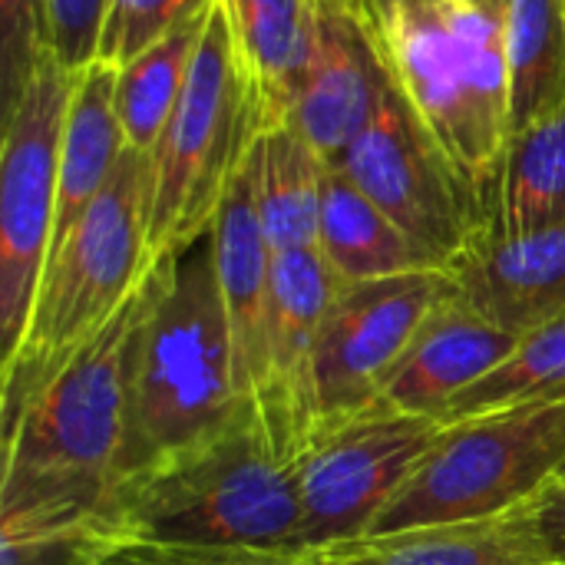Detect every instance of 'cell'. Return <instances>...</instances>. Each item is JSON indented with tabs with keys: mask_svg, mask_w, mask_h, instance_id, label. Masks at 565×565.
Segmentation results:
<instances>
[{
	"mask_svg": "<svg viewBox=\"0 0 565 565\" xmlns=\"http://www.w3.org/2000/svg\"><path fill=\"white\" fill-rule=\"evenodd\" d=\"M146 281L3 420L0 530L106 523L126 434V364Z\"/></svg>",
	"mask_w": 565,
	"mask_h": 565,
	"instance_id": "1",
	"label": "cell"
},
{
	"mask_svg": "<svg viewBox=\"0 0 565 565\" xmlns=\"http://www.w3.org/2000/svg\"><path fill=\"white\" fill-rule=\"evenodd\" d=\"M106 526L119 543L298 550V467L242 407L215 434L122 477Z\"/></svg>",
	"mask_w": 565,
	"mask_h": 565,
	"instance_id": "2",
	"label": "cell"
},
{
	"mask_svg": "<svg viewBox=\"0 0 565 565\" xmlns=\"http://www.w3.org/2000/svg\"><path fill=\"white\" fill-rule=\"evenodd\" d=\"M242 407L248 404L235 384L228 318L209 232L146 278L126 364L119 480L215 434Z\"/></svg>",
	"mask_w": 565,
	"mask_h": 565,
	"instance_id": "3",
	"label": "cell"
},
{
	"mask_svg": "<svg viewBox=\"0 0 565 565\" xmlns=\"http://www.w3.org/2000/svg\"><path fill=\"white\" fill-rule=\"evenodd\" d=\"M394 83L493 212L510 116V0H381Z\"/></svg>",
	"mask_w": 565,
	"mask_h": 565,
	"instance_id": "4",
	"label": "cell"
},
{
	"mask_svg": "<svg viewBox=\"0 0 565 565\" xmlns=\"http://www.w3.org/2000/svg\"><path fill=\"white\" fill-rule=\"evenodd\" d=\"M152 156L126 149L103 195L53 252L33 318L3 361V420L142 288L149 268Z\"/></svg>",
	"mask_w": 565,
	"mask_h": 565,
	"instance_id": "5",
	"label": "cell"
},
{
	"mask_svg": "<svg viewBox=\"0 0 565 565\" xmlns=\"http://www.w3.org/2000/svg\"><path fill=\"white\" fill-rule=\"evenodd\" d=\"M268 132L255 79L235 46L225 3L215 0L185 93L152 149L149 268L202 242Z\"/></svg>",
	"mask_w": 565,
	"mask_h": 565,
	"instance_id": "6",
	"label": "cell"
},
{
	"mask_svg": "<svg viewBox=\"0 0 565 565\" xmlns=\"http://www.w3.org/2000/svg\"><path fill=\"white\" fill-rule=\"evenodd\" d=\"M563 473L565 404H523L454 420L367 536L510 513L540 500Z\"/></svg>",
	"mask_w": 565,
	"mask_h": 565,
	"instance_id": "7",
	"label": "cell"
},
{
	"mask_svg": "<svg viewBox=\"0 0 565 565\" xmlns=\"http://www.w3.org/2000/svg\"><path fill=\"white\" fill-rule=\"evenodd\" d=\"M76 76L46 50L0 116V334L3 361L20 348L53 252L60 142Z\"/></svg>",
	"mask_w": 565,
	"mask_h": 565,
	"instance_id": "8",
	"label": "cell"
},
{
	"mask_svg": "<svg viewBox=\"0 0 565 565\" xmlns=\"http://www.w3.org/2000/svg\"><path fill=\"white\" fill-rule=\"evenodd\" d=\"M437 417L371 407L321 420L298 457L301 536L298 550H331L367 536L401 487L437 444Z\"/></svg>",
	"mask_w": 565,
	"mask_h": 565,
	"instance_id": "9",
	"label": "cell"
},
{
	"mask_svg": "<svg viewBox=\"0 0 565 565\" xmlns=\"http://www.w3.org/2000/svg\"><path fill=\"white\" fill-rule=\"evenodd\" d=\"M341 169L440 271L490 228V212L394 83Z\"/></svg>",
	"mask_w": 565,
	"mask_h": 565,
	"instance_id": "10",
	"label": "cell"
},
{
	"mask_svg": "<svg viewBox=\"0 0 565 565\" xmlns=\"http://www.w3.org/2000/svg\"><path fill=\"white\" fill-rule=\"evenodd\" d=\"M450 291L454 281L447 271H407L341 285L318 348L321 420L371 407L427 315Z\"/></svg>",
	"mask_w": 565,
	"mask_h": 565,
	"instance_id": "11",
	"label": "cell"
},
{
	"mask_svg": "<svg viewBox=\"0 0 565 565\" xmlns=\"http://www.w3.org/2000/svg\"><path fill=\"white\" fill-rule=\"evenodd\" d=\"M341 285L344 281L331 271L318 248L275 252L265 367L255 414L271 447L291 463H298L321 424L318 348Z\"/></svg>",
	"mask_w": 565,
	"mask_h": 565,
	"instance_id": "12",
	"label": "cell"
},
{
	"mask_svg": "<svg viewBox=\"0 0 565 565\" xmlns=\"http://www.w3.org/2000/svg\"><path fill=\"white\" fill-rule=\"evenodd\" d=\"M394 73L377 20L354 0H321V23L311 63L285 119L331 166L371 126Z\"/></svg>",
	"mask_w": 565,
	"mask_h": 565,
	"instance_id": "13",
	"label": "cell"
},
{
	"mask_svg": "<svg viewBox=\"0 0 565 565\" xmlns=\"http://www.w3.org/2000/svg\"><path fill=\"white\" fill-rule=\"evenodd\" d=\"M447 275L467 308L526 338L565 315V225L526 235L487 228Z\"/></svg>",
	"mask_w": 565,
	"mask_h": 565,
	"instance_id": "14",
	"label": "cell"
},
{
	"mask_svg": "<svg viewBox=\"0 0 565 565\" xmlns=\"http://www.w3.org/2000/svg\"><path fill=\"white\" fill-rule=\"evenodd\" d=\"M520 338L500 331L454 291L427 315L411 348L381 387V404L444 420L447 407L493 374Z\"/></svg>",
	"mask_w": 565,
	"mask_h": 565,
	"instance_id": "15",
	"label": "cell"
},
{
	"mask_svg": "<svg viewBox=\"0 0 565 565\" xmlns=\"http://www.w3.org/2000/svg\"><path fill=\"white\" fill-rule=\"evenodd\" d=\"M212 248H215L218 288L228 318L235 384L242 401L255 411L262 367H265L275 248L265 235L255 205V185L248 166L242 169V175L235 179V185L222 202V212L212 225Z\"/></svg>",
	"mask_w": 565,
	"mask_h": 565,
	"instance_id": "16",
	"label": "cell"
},
{
	"mask_svg": "<svg viewBox=\"0 0 565 565\" xmlns=\"http://www.w3.org/2000/svg\"><path fill=\"white\" fill-rule=\"evenodd\" d=\"M540 500L510 513L377 533L321 550L328 565H556Z\"/></svg>",
	"mask_w": 565,
	"mask_h": 565,
	"instance_id": "17",
	"label": "cell"
},
{
	"mask_svg": "<svg viewBox=\"0 0 565 565\" xmlns=\"http://www.w3.org/2000/svg\"><path fill=\"white\" fill-rule=\"evenodd\" d=\"M126 149L129 146L116 113V70L106 63H93L83 73H76L73 96L66 106L53 252L66 242V235L79 225L89 205L103 195Z\"/></svg>",
	"mask_w": 565,
	"mask_h": 565,
	"instance_id": "18",
	"label": "cell"
},
{
	"mask_svg": "<svg viewBox=\"0 0 565 565\" xmlns=\"http://www.w3.org/2000/svg\"><path fill=\"white\" fill-rule=\"evenodd\" d=\"M268 129L285 126L315 53L321 0H222Z\"/></svg>",
	"mask_w": 565,
	"mask_h": 565,
	"instance_id": "19",
	"label": "cell"
},
{
	"mask_svg": "<svg viewBox=\"0 0 565 565\" xmlns=\"http://www.w3.org/2000/svg\"><path fill=\"white\" fill-rule=\"evenodd\" d=\"M255 205L275 252L318 248L331 162L291 126L268 129L252 159Z\"/></svg>",
	"mask_w": 565,
	"mask_h": 565,
	"instance_id": "20",
	"label": "cell"
},
{
	"mask_svg": "<svg viewBox=\"0 0 565 565\" xmlns=\"http://www.w3.org/2000/svg\"><path fill=\"white\" fill-rule=\"evenodd\" d=\"M318 252L344 285L407 271H440L341 169H331L328 179Z\"/></svg>",
	"mask_w": 565,
	"mask_h": 565,
	"instance_id": "21",
	"label": "cell"
},
{
	"mask_svg": "<svg viewBox=\"0 0 565 565\" xmlns=\"http://www.w3.org/2000/svg\"><path fill=\"white\" fill-rule=\"evenodd\" d=\"M565 225V106L513 132L490 232L526 235Z\"/></svg>",
	"mask_w": 565,
	"mask_h": 565,
	"instance_id": "22",
	"label": "cell"
},
{
	"mask_svg": "<svg viewBox=\"0 0 565 565\" xmlns=\"http://www.w3.org/2000/svg\"><path fill=\"white\" fill-rule=\"evenodd\" d=\"M209 13L195 17L172 36L149 46L142 56H136L132 63L116 70V113H119V126H122L129 149L152 156V149L159 146V139L185 93Z\"/></svg>",
	"mask_w": 565,
	"mask_h": 565,
	"instance_id": "23",
	"label": "cell"
},
{
	"mask_svg": "<svg viewBox=\"0 0 565 565\" xmlns=\"http://www.w3.org/2000/svg\"><path fill=\"white\" fill-rule=\"evenodd\" d=\"M513 132L565 106V0H510Z\"/></svg>",
	"mask_w": 565,
	"mask_h": 565,
	"instance_id": "24",
	"label": "cell"
},
{
	"mask_svg": "<svg viewBox=\"0 0 565 565\" xmlns=\"http://www.w3.org/2000/svg\"><path fill=\"white\" fill-rule=\"evenodd\" d=\"M523 404H565V315L520 338L516 351L493 374L463 391L440 424Z\"/></svg>",
	"mask_w": 565,
	"mask_h": 565,
	"instance_id": "25",
	"label": "cell"
},
{
	"mask_svg": "<svg viewBox=\"0 0 565 565\" xmlns=\"http://www.w3.org/2000/svg\"><path fill=\"white\" fill-rule=\"evenodd\" d=\"M212 3L215 0H106L96 63L122 70L159 40L209 13Z\"/></svg>",
	"mask_w": 565,
	"mask_h": 565,
	"instance_id": "26",
	"label": "cell"
},
{
	"mask_svg": "<svg viewBox=\"0 0 565 565\" xmlns=\"http://www.w3.org/2000/svg\"><path fill=\"white\" fill-rule=\"evenodd\" d=\"M113 546L106 523L0 530V565H103Z\"/></svg>",
	"mask_w": 565,
	"mask_h": 565,
	"instance_id": "27",
	"label": "cell"
},
{
	"mask_svg": "<svg viewBox=\"0 0 565 565\" xmlns=\"http://www.w3.org/2000/svg\"><path fill=\"white\" fill-rule=\"evenodd\" d=\"M103 565H328L315 550H252V546H169L119 543Z\"/></svg>",
	"mask_w": 565,
	"mask_h": 565,
	"instance_id": "28",
	"label": "cell"
},
{
	"mask_svg": "<svg viewBox=\"0 0 565 565\" xmlns=\"http://www.w3.org/2000/svg\"><path fill=\"white\" fill-rule=\"evenodd\" d=\"M43 53V0H0V116L20 99Z\"/></svg>",
	"mask_w": 565,
	"mask_h": 565,
	"instance_id": "29",
	"label": "cell"
},
{
	"mask_svg": "<svg viewBox=\"0 0 565 565\" xmlns=\"http://www.w3.org/2000/svg\"><path fill=\"white\" fill-rule=\"evenodd\" d=\"M106 0H43V40L66 73H83L99 56Z\"/></svg>",
	"mask_w": 565,
	"mask_h": 565,
	"instance_id": "30",
	"label": "cell"
},
{
	"mask_svg": "<svg viewBox=\"0 0 565 565\" xmlns=\"http://www.w3.org/2000/svg\"><path fill=\"white\" fill-rule=\"evenodd\" d=\"M540 523H543V536L550 543L553 563L565 565V483L556 480L543 497H540Z\"/></svg>",
	"mask_w": 565,
	"mask_h": 565,
	"instance_id": "31",
	"label": "cell"
},
{
	"mask_svg": "<svg viewBox=\"0 0 565 565\" xmlns=\"http://www.w3.org/2000/svg\"><path fill=\"white\" fill-rule=\"evenodd\" d=\"M354 3H361V7L377 20V13H381V0H354Z\"/></svg>",
	"mask_w": 565,
	"mask_h": 565,
	"instance_id": "32",
	"label": "cell"
},
{
	"mask_svg": "<svg viewBox=\"0 0 565 565\" xmlns=\"http://www.w3.org/2000/svg\"><path fill=\"white\" fill-rule=\"evenodd\" d=\"M563 483H565V473H563Z\"/></svg>",
	"mask_w": 565,
	"mask_h": 565,
	"instance_id": "33",
	"label": "cell"
}]
</instances>
